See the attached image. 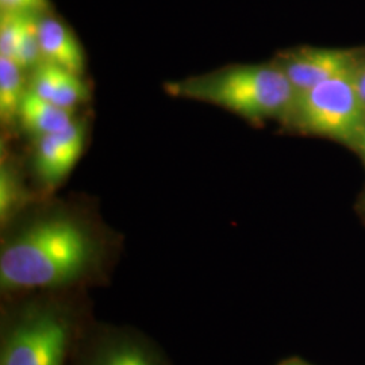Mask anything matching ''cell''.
<instances>
[{
  "label": "cell",
  "mask_w": 365,
  "mask_h": 365,
  "mask_svg": "<svg viewBox=\"0 0 365 365\" xmlns=\"http://www.w3.org/2000/svg\"><path fill=\"white\" fill-rule=\"evenodd\" d=\"M101 244L86 222L52 212L10 235L0 252V287L7 295L63 292L96 272Z\"/></svg>",
  "instance_id": "cell-1"
},
{
  "label": "cell",
  "mask_w": 365,
  "mask_h": 365,
  "mask_svg": "<svg viewBox=\"0 0 365 365\" xmlns=\"http://www.w3.org/2000/svg\"><path fill=\"white\" fill-rule=\"evenodd\" d=\"M61 292H36L6 313L0 365H66L81 327L78 310Z\"/></svg>",
  "instance_id": "cell-2"
},
{
  "label": "cell",
  "mask_w": 365,
  "mask_h": 365,
  "mask_svg": "<svg viewBox=\"0 0 365 365\" xmlns=\"http://www.w3.org/2000/svg\"><path fill=\"white\" fill-rule=\"evenodd\" d=\"M172 91L222 106L252 120L289 115L297 93L276 66H232L172 87Z\"/></svg>",
  "instance_id": "cell-3"
},
{
  "label": "cell",
  "mask_w": 365,
  "mask_h": 365,
  "mask_svg": "<svg viewBox=\"0 0 365 365\" xmlns=\"http://www.w3.org/2000/svg\"><path fill=\"white\" fill-rule=\"evenodd\" d=\"M353 71L329 78L297 98L289 117L300 129L357 146L364 129L365 108L353 83Z\"/></svg>",
  "instance_id": "cell-4"
},
{
  "label": "cell",
  "mask_w": 365,
  "mask_h": 365,
  "mask_svg": "<svg viewBox=\"0 0 365 365\" xmlns=\"http://www.w3.org/2000/svg\"><path fill=\"white\" fill-rule=\"evenodd\" d=\"M72 365H172L167 356L140 331L129 327L84 330L72 354Z\"/></svg>",
  "instance_id": "cell-5"
},
{
  "label": "cell",
  "mask_w": 365,
  "mask_h": 365,
  "mask_svg": "<svg viewBox=\"0 0 365 365\" xmlns=\"http://www.w3.org/2000/svg\"><path fill=\"white\" fill-rule=\"evenodd\" d=\"M363 60L357 51L336 48H300L277 61L291 81L297 98L315 86L351 72Z\"/></svg>",
  "instance_id": "cell-6"
},
{
  "label": "cell",
  "mask_w": 365,
  "mask_h": 365,
  "mask_svg": "<svg viewBox=\"0 0 365 365\" xmlns=\"http://www.w3.org/2000/svg\"><path fill=\"white\" fill-rule=\"evenodd\" d=\"M84 144V126L73 122L64 130L39 137L36 170L39 179L53 187L63 182L78 161Z\"/></svg>",
  "instance_id": "cell-7"
},
{
  "label": "cell",
  "mask_w": 365,
  "mask_h": 365,
  "mask_svg": "<svg viewBox=\"0 0 365 365\" xmlns=\"http://www.w3.org/2000/svg\"><path fill=\"white\" fill-rule=\"evenodd\" d=\"M38 37L43 61L66 69L75 75L84 71L81 46L66 24L49 14L39 15Z\"/></svg>",
  "instance_id": "cell-8"
},
{
  "label": "cell",
  "mask_w": 365,
  "mask_h": 365,
  "mask_svg": "<svg viewBox=\"0 0 365 365\" xmlns=\"http://www.w3.org/2000/svg\"><path fill=\"white\" fill-rule=\"evenodd\" d=\"M29 90L66 110H73L88 96V90L78 75L48 61H42L34 68Z\"/></svg>",
  "instance_id": "cell-9"
},
{
  "label": "cell",
  "mask_w": 365,
  "mask_h": 365,
  "mask_svg": "<svg viewBox=\"0 0 365 365\" xmlns=\"http://www.w3.org/2000/svg\"><path fill=\"white\" fill-rule=\"evenodd\" d=\"M19 119L27 131L34 135H46L64 130L73 123L72 110L51 103L27 88L19 108Z\"/></svg>",
  "instance_id": "cell-10"
},
{
  "label": "cell",
  "mask_w": 365,
  "mask_h": 365,
  "mask_svg": "<svg viewBox=\"0 0 365 365\" xmlns=\"http://www.w3.org/2000/svg\"><path fill=\"white\" fill-rule=\"evenodd\" d=\"M24 68L0 57V117L3 125H11L19 117V108L26 95Z\"/></svg>",
  "instance_id": "cell-11"
},
{
  "label": "cell",
  "mask_w": 365,
  "mask_h": 365,
  "mask_svg": "<svg viewBox=\"0 0 365 365\" xmlns=\"http://www.w3.org/2000/svg\"><path fill=\"white\" fill-rule=\"evenodd\" d=\"M29 15L11 11L0 14V57H7L14 61Z\"/></svg>",
  "instance_id": "cell-12"
},
{
  "label": "cell",
  "mask_w": 365,
  "mask_h": 365,
  "mask_svg": "<svg viewBox=\"0 0 365 365\" xmlns=\"http://www.w3.org/2000/svg\"><path fill=\"white\" fill-rule=\"evenodd\" d=\"M24 203L22 188L18 185L10 170L1 168L0 175V218L1 223H7Z\"/></svg>",
  "instance_id": "cell-13"
},
{
  "label": "cell",
  "mask_w": 365,
  "mask_h": 365,
  "mask_svg": "<svg viewBox=\"0 0 365 365\" xmlns=\"http://www.w3.org/2000/svg\"><path fill=\"white\" fill-rule=\"evenodd\" d=\"M51 9L49 0H0V10L11 13L42 14Z\"/></svg>",
  "instance_id": "cell-14"
},
{
  "label": "cell",
  "mask_w": 365,
  "mask_h": 365,
  "mask_svg": "<svg viewBox=\"0 0 365 365\" xmlns=\"http://www.w3.org/2000/svg\"><path fill=\"white\" fill-rule=\"evenodd\" d=\"M353 83L356 87L357 95L360 98V102L363 103L365 108V63L361 61L356 69L353 71Z\"/></svg>",
  "instance_id": "cell-15"
},
{
  "label": "cell",
  "mask_w": 365,
  "mask_h": 365,
  "mask_svg": "<svg viewBox=\"0 0 365 365\" xmlns=\"http://www.w3.org/2000/svg\"><path fill=\"white\" fill-rule=\"evenodd\" d=\"M357 146L360 148V150H361V153H363V157H364L365 160V125L364 129L361 131V135H360V140H359V144Z\"/></svg>",
  "instance_id": "cell-16"
},
{
  "label": "cell",
  "mask_w": 365,
  "mask_h": 365,
  "mask_svg": "<svg viewBox=\"0 0 365 365\" xmlns=\"http://www.w3.org/2000/svg\"><path fill=\"white\" fill-rule=\"evenodd\" d=\"M282 365H306L303 364V363H300L298 360H294V361H287V363H284V364Z\"/></svg>",
  "instance_id": "cell-17"
}]
</instances>
